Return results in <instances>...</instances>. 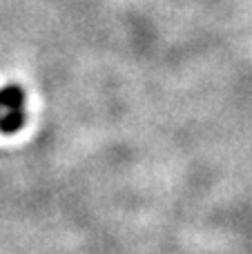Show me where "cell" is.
<instances>
[{
  "label": "cell",
  "mask_w": 252,
  "mask_h": 254,
  "mask_svg": "<svg viewBox=\"0 0 252 254\" xmlns=\"http://www.w3.org/2000/svg\"><path fill=\"white\" fill-rule=\"evenodd\" d=\"M27 121V96L20 85L0 87V134L11 136Z\"/></svg>",
  "instance_id": "cell-1"
}]
</instances>
